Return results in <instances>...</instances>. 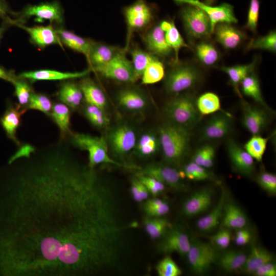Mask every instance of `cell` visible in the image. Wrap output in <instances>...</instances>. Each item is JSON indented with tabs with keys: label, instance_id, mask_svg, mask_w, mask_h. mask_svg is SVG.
<instances>
[{
	"label": "cell",
	"instance_id": "52a82bcc",
	"mask_svg": "<svg viewBox=\"0 0 276 276\" xmlns=\"http://www.w3.org/2000/svg\"><path fill=\"white\" fill-rule=\"evenodd\" d=\"M104 77L123 83L137 81L132 62L122 50L108 63L92 68Z\"/></svg>",
	"mask_w": 276,
	"mask_h": 276
},
{
	"label": "cell",
	"instance_id": "8fae6325",
	"mask_svg": "<svg viewBox=\"0 0 276 276\" xmlns=\"http://www.w3.org/2000/svg\"><path fill=\"white\" fill-rule=\"evenodd\" d=\"M180 4H189L196 6L201 9L209 17L211 30L213 33L215 26L219 23L236 24L238 20L235 16L234 7L227 3H223L219 6H211L199 0H174Z\"/></svg>",
	"mask_w": 276,
	"mask_h": 276
},
{
	"label": "cell",
	"instance_id": "cb8c5ba5",
	"mask_svg": "<svg viewBox=\"0 0 276 276\" xmlns=\"http://www.w3.org/2000/svg\"><path fill=\"white\" fill-rule=\"evenodd\" d=\"M25 112L26 109L21 108L19 105H10L0 119L1 124L7 136L17 145L20 144L16 136L17 130L21 122V116Z\"/></svg>",
	"mask_w": 276,
	"mask_h": 276
},
{
	"label": "cell",
	"instance_id": "6125c7cd",
	"mask_svg": "<svg viewBox=\"0 0 276 276\" xmlns=\"http://www.w3.org/2000/svg\"><path fill=\"white\" fill-rule=\"evenodd\" d=\"M4 1L0 0V18L5 19L8 17V14H11L12 12Z\"/></svg>",
	"mask_w": 276,
	"mask_h": 276
},
{
	"label": "cell",
	"instance_id": "836d02e7",
	"mask_svg": "<svg viewBox=\"0 0 276 276\" xmlns=\"http://www.w3.org/2000/svg\"><path fill=\"white\" fill-rule=\"evenodd\" d=\"M255 64L256 62L253 61L248 64L223 66L221 68L222 71L228 75L231 83L240 97L241 96L239 86L244 78L253 71Z\"/></svg>",
	"mask_w": 276,
	"mask_h": 276
},
{
	"label": "cell",
	"instance_id": "603a6c76",
	"mask_svg": "<svg viewBox=\"0 0 276 276\" xmlns=\"http://www.w3.org/2000/svg\"><path fill=\"white\" fill-rule=\"evenodd\" d=\"M90 71V69L80 72H62L54 70H41L34 71L23 72L19 74V78L31 81L42 80H62L85 77Z\"/></svg>",
	"mask_w": 276,
	"mask_h": 276
},
{
	"label": "cell",
	"instance_id": "6f0895ef",
	"mask_svg": "<svg viewBox=\"0 0 276 276\" xmlns=\"http://www.w3.org/2000/svg\"><path fill=\"white\" fill-rule=\"evenodd\" d=\"M254 274L257 276H275V265L272 261L267 262L260 266Z\"/></svg>",
	"mask_w": 276,
	"mask_h": 276
},
{
	"label": "cell",
	"instance_id": "484cf974",
	"mask_svg": "<svg viewBox=\"0 0 276 276\" xmlns=\"http://www.w3.org/2000/svg\"><path fill=\"white\" fill-rule=\"evenodd\" d=\"M79 86L87 104L95 105L105 110L107 106L106 97L102 90L91 79H83Z\"/></svg>",
	"mask_w": 276,
	"mask_h": 276
},
{
	"label": "cell",
	"instance_id": "f546056e",
	"mask_svg": "<svg viewBox=\"0 0 276 276\" xmlns=\"http://www.w3.org/2000/svg\"><path fill=\"white\" fill-rule=\"evenodd\" d=\"M50 115L59 128L62 140L71 133V112L69 107L63 103L53 105Z\"/></svg>",
	"mask_w": 276,
	"mask_h": 276
},
{
	"label": "cell",
	"instance_id": "44dd1931",
	"mask_svg": "<svg viewBox=\"0 0 276 276\" xmlns=\"http://www.w3.org/2000/svg\"><path fill=\"white\" fill-rule=\"evenodd\" d=\"M120 106L129 111H140L148 104V100L144 94L136 88H126L121 90L117 96Z\"/></svg>",
	"mask_w": 276,
	"mask_h": 276
},
{
	"label": "cell",
	"instance_id": "5b68a950",
	"mask_svg": "<svg viewBox=\"0 0 276 276\" xmlns=\"http://www.w3.org/2000/svg\"><path fill=\"white\" fill-rule=\"evenodd\" d=\"M200 79V73L189 64L176 63L165 80V88L171 94L177 95L194 86Z\"/></svg>",
	"mask_w": 276,
	"mask_h": 276
},
{
	"label": "cell",
	"instance_id": "3957f363",
	"mask_svg": "<svg viewBox=\"0 0 276 276\" xmlns=\"http://www.w3.org/2000/svg\"><path fill=\"white\" fill-rule=\"evenodd\" d=\"M71 142L74 146L88 152V165L90 168H95L101 164H112L126 168H137L121 163L112 158L109 154L106 139L103 136L81 133H72Z\"/></svg>",
	"mask_w": 276,
	"mask_h": 276
},
{
	"label": "cell",
	"instance_id": "e7e4bbea",
	"mask_svg": "<svg viewBox=\"0 0 276 276\" xmlns=\"http://www.w3.org/2000/svg\"><path fill=\"white\" fill-rule=\"evenodd\" d=\"M4 31V29L3 27H0V39L2 37V34Z\"/></svg>",
	"mask_w": 276,
	"mask_h": 276
},
{
	"label": "cell",
	"instance_id": "ffe728a7",
	"mask_svg": "<svg viewBox=\"0 0 276 276\" xmlns=\"http://www.w3.org/2000/svg\"><path fill=\"white\" fill-rule=\"evenodd\" d=\"M216 40L225 49H234L245 38V34L230 24L219 23L214 29Z\"/></svg>",
	"mask_w": 276,
	"mask_h": 276
},
{
	"label": "cell",
	"instance_id": "91938a15",
	"mask_svg": "<svg viewBox=\"0 0 276 276\" xmlns=\"http://www.w3.org/2000/svg\"><path fill=\"white\" fill-rule=\"evenodd\" d=\"M140 181L136 176L132 178L131 181L130 192L133 199L138 202H142V200L140 189Z\"/></svg>",
	"mask_w": 276,
	"mask_h": 276
},
{
	"label": "cell",
	"instance_id": "4dcf8cb0",
	"mask_svg": "<svg viewBox=\"0 0 276 276\" xmlns=\"http://www.w3.org/2000/svg\"><path fill=\"white\" fill-rule=\"evenodd\" d=\"M58 97L63 103L72 108L79 107L83 98L79 86L72 82H67L61 85Z\"/></svg>",
	"mask_w": 276,
	"mask_h": 276
},
{
	"label": "cell",
	"instance_id": "7402d4cb",
	"mask_svg": "<svg viewBox=\"0 0 276 276\" xmlns=\"http://www.w3.org/2000/svg\"><path fill=\"white\" fill-rule=\"evenodd\" d=\"M18 27L26 30L32 40L38 46L43 48L53 44L62 46V42L56 32L52 26L29 27L14 22Z\"/></svg>",
	"mask_w": 276,
	"mask_h": 276
},
{
	"label": "cell",
	"instance_id": "8992f818",
	"mask_svg": "<svg viewBox=\"0 0 276 276\" xmlns=\"http://www.w3.org/2000/svg\"><path fill=\"white\" fill-rule=\"evenodd\" d=\"M183 5L180 11V17L188 35L195 39L210 36L212 32L208 15L196 6Z\"/></svg>",
	"mask_w": 276,
	"mask_h": 276
},
{
	"label": "cell",
	"instance_id": "94428289",
	"mask_svg": "<svg viewBox=\"0 0 276 276\" xmlns=\"http://www.w3.org/2000/svg\"><path fill=\"white\" fill-rule=\"evenodd\" d=\"M215 155V150L213 146L208 153L203 163L202 167L208 169L211 168L214 164Z\"/></svg>",
	"mask_w": 276,
	"mask_h": 276
},
{
	"label": "cell",
	"instance_id": "d590c367",
	"mask_svg": "<svg viewBox=\"0 0 276 276\" xmlns=\"http://www.w3.org/2000/svg\"><path fill=\"white\" fill-rule=\"evenodd\" d=\"M223 225L227 228L239 229L243 228L247 220L245 214L237 205L233 203L227 204L224 206Z\"/></svg>",
	"mask_w": 276,
	"mask_h": 276
},
{
	"label": "cell",
	"instance_id": "b9f144b4",
	"mask_svg": "<svg viewBox=\"0 0 276 276\" xmlns=\"http://www.w3.org/2000/svg\"><path fill=\"white\" fill-rule=\"evenodd\" d=\"M196 56L204 65L211 66L219 60V54L216 48L211 43L201 42L195 48Z\"/></svg>",
	"mask_w": 276,
	"mask_h": 276
},
{
	"label": "cell",
	"instance_id": "f35d334b",
	"mask_svg": "<svg viewBox=\"0 0 276 276\" xmlns=\"http://www.w3.org/2000/svg\"><path fill=\"white\" fill-rule=\"evenodd\" d=\"M246 257L244 253L240 251H228L221 257L219 265L227 271L240 270L245 262Z\"/></svg>",
	"mask_w": 276,
	"mask_h": 276
},
{
	"label": "cell",
	"instance_id": "f907efd6",
	"mask_svg": "<svg viewBox=\"0 0 276 276\" xmlns=\"http://www.w3.org/2000/svg\"><path fill=\"white\" fill-rule=\"evenodd\" d=\"M258 184L269 194H276V176L267 171H262L256 178Z\"/></svg>",
	"mask_w": 276,
	"mask_h": 276
},
{
	"label": "cell",
	"instance_id": "83f0119b",
	"mask_svg": "<svg viewBox=\"0 0 276 276\" xmlns=\"http://www.w3.org/2000/svg\"><path fill=\"white\" fill-rule=\"evenodd\" d=\"M272 260V256L267 250L257 246H253L240 270L247 274H254L260 266Z\"/></svg>",
	"mask_w": 276,
	"mask_h": 276
},
{
	"label": "cell",
	"instance_id": "9c48e42d",
	"mask_svg": "<svg viewBox=\"0 0 276 276\" xmlns=\"http://www.w3.org/2000/svg\"><path fill=\"white\" fill-rule=\"evenodd\" d=\"M106 140L109 150L116 156L121 157L134 149L137 138L133 128L124 123L111 128Z\"/></svg>",
	"mask_w": 276,
	"mask_h": 276
},
{
	"label": "cell",
	"instance_id": "7bdbcfd3",
	"mask_svg": "<svg viewBox=\"0 0 276 276\" xmlns=\"http://www.w3.org/2000/svg\"><path fill=\"white\" fill-rule=\"evenodd\" d=\"M83 110L85 117L93 125L101 129L109 125L110 121L104 110L86 103Z\"/></svg>",
	"mask_w": 276,
	"mask_h": 276
},
{
	"label": "cell",
	"instance_id": "be15d7a7",
	"mask_svg": "<svg viewBox=\"0 0 276 276\" xmlns=\"http://www.w3.org/2000/svg\"><path fill=\"white\" fill-rule=\"evenodd\" d=\"M15 78L16 77L12 73L7 71L4 68L0 67V79L12 82Z\"/></svg>",
	"mask_w": 276,
	"mask_h": 276
},
{
	"label": "cell",
	"instance_id": "9f6ffc18",
	"mask_svg": "<svg viewBox=\"0 0 276 276\" xmlns=\"http://www.w3.org/2000/svg\"><path fill=\"white\" fill-rule=\"evenodd\" d=\"M212 146L213 145L210 144H205L198 148L192 157V161L202 166L208 153Z\"/></svg>",
	"mask_w": 276,
	"mask_h": 276
},
{
	"label": "cell",
	"instance_id": "ba28073f",
	"mask_svg": "<svg viewBox=\"0 0 276 276\" xmlns=\"http://www.w3.org/2000/svg\"><path fill=\"white\" fill-rule=\"evenodd\" d=\"M136 170V175L153 177L175 191H181L186 189L183 172L179 171L172 165L151 163L143 167H139Z\"/></svg>",
	"mask_w": 276,
	"mask_h": 276
},
{
	"label": "cell",
	"instance_id": "4316f807",
	"mask_svg": "<svg viewBox=\"0 0 276 276\" xmlns=\"http://www.w3.org/2000/svg\"><path fill=\"white\" fill-rule=\"evenodd\" d=\"M56 32L62 43L71 49L83 54L88 59L94 42L64 29H59L56 30Z\"/></svg>",
	"mask_w": 276,
	"mask_h": 276
},
{
	"label": "cell",
	"instance_id": "d6986e66",
	"mask_svg": "<svg viewBox=\"0 0 276 276\" xmlns=\"http://www.w3.org/2000/svg\"><path fill=\"white\" fill-rule=\"evenodd\" d=\"M143 39L147 49L152 55L166 57L172 51L166 41L165 33L159 24L148 31Z\"/></svg>",
	"mask_w": 276,
	"mask_h": 276
},
{
	"label": "cell",
	"instance_id": "d4e9b609",
	"mask_svg": "<svg viewBox=\"0 0 276 276\" xmlns=\"http://www.w3.org/2000/svg\"><path fill=\"white\" fill-rule=\"evenodd\" d=\"M122 50L113 45L93 42L87 60L93 68L108 63Z\"/></svg>",
	"mask_w": 276,
	"mask_h": 276
},
{
	"label": "cell",
	"instance_id": "d6a6232c",
	"mask_svg": "<svg viewBox=\"0 0 276 276\" xmlns=\"http://www.w3.org/2000/svg\"><path fill=\"white\" fill-rule=\"evenodd\" d=\"M225 192H223L217 205L208 214L199 219L197 222L198 229L203 232H209L219 224L225 206Z\"/></svg>",
	"mask_w": 276,
	"mask_h": 276
},
{
	"label": "cell",
	"instance_id": "e0dca14e",
	"mask_svg": "<svg viewBox=\"0 0 276 276\" xmlns=\"http://www.w3.org/2000/svg\"><path fill=\"white\" fill-rule=\"evenodd\" d=\"M226 151L233 166L241 173L250 176L255 170L254 159L235 140L227 141Z\"/></svg>",
	"mask_w": 276,
	"mask_h": 276
},
{
	"label": "cell",
	"instance_id": "2e32d148",
	"mask_svg": "<svg viewBox=\"0 0 276 276\" xmlns=\"http://www.w3.org/2000/svg\"><path fill=\"white\" fill-rule=\"evenodd\" d=\"M63 9L57 1L42 3L38 5H28L22 10L21 16H35V20L42 22L44 20L61 23L63 21Z\"/></svg>",
	"mask_w": 276,
	"mask_h": 276
},
{
	"label": "cell",
	"instance_id": "816d5d0a",
	"mask_svg": "<svg viewBox=\"0 0 276 276\" xmlns=\"http://www.w3.org/2000/svg\"><path fill=\"white\" fill-rule=\"evenodd\" d=\"M136 176L145 186L149 193L154 197L159 195L164 191L165 185L156 178L144 175H136Z\"/></svg>",
	"mask_w": 276,
	"mask_h": 276
},
{
	"label": "cell",
	"instance_id": "f6af8a7d",
	"mask_svg": "<svg viewBox=\"0 0 276 276\" xmlns=\"http://www.w3.org/2000/svg\"><path fill=\"white\" fill-rule=\"evenodd\" d=\"M27 106V109L39 110L49 115L51 112L53 104L47 96L32 93Z\"/></svg>",
	"mask_w": 276,
	"mask_h": 276
},
{
	"label": "cell",
	"instance_id": "277c9868",
	"mask_svg": "<svg viewBox=\"0 0 276 276\" xmlns=\"http://www.w3.org/2000/svg\"><path fill=\"white\" fill-rule=\"evenodd\" d=\"M165 113L169 122L190 130L198 123L201 117L196 100L188 94L176 95L166 105Z\"/></svg>",
	"mask_w": 276,
	"mask_h": 276
},
{
	"label": "cell",
	"instance_id": "ac0fdd59",
	"mask_svg": "<svg viewBox=\"0 0 276 276\" xmlns=\"http://www.w3.org/2000/svg\"><path fill=\"white\" fill-rule=\"evenodd\" d=\"M213 191L205 188L196 191L184 202L182 212L187 216L192 217L206 211L212 203Z\"/></svg>",
	"mask_w": 276,
	"mask_h": 276
},
{
	"label": "cell",
	"instance_id": "8d00e7d4",
	"mask_svg": "<svg viewBox=\"0 0 276 276\" xmlns=\"http://www.w3.org/2000/svg\"><path fill=\"white\" fill-rule=\"evenodd\" d=\"M144 226L149 236L155 240L161 238L172 225L162 217L147 216L144 219Z\"/></svg>",
	"mask_w": 276,
	"mask_h": 276
},
{
	"label": "cell",
	"instance_id": "7a4b0ae2",
	"mask_svg": "<svg viewBox=\"0 0 276 276\" xmlns=\"http://www.w3.org/2000/svg\"><path fill=\"white\" fill-rule=\"evenodd\" d=\"M158 136L166 162L179 165L190 151L191 130L168 122L159 127Z\"/></svg>",
	"mask_w": 276,
	"mask_h": 276
},
{
	"label": "cell",
	"instance_id": "c3c4849f",
	"mask_svg": "<svg viewBox=\"0 0 276 276\" xmlns=\"http://www.w3.org/2000/svg\"><path fill=\"white\" fill-rule=\"evenodd\" d=\"M248 49H262L272 52L276 51V33L272 31L266 35L251 41L248 46Z\"/></svg>",
	"mask_w": 276,
	"mask_h": 276
},
{
	"label": "cell",
	"instance_id": "7c38bea8",
	"mask_svg": "<svg viewBox=\"0 0 276 276\" xmlns=\"http://www.w3.org/2000/svg\"><path fill=\"white\" fill-rule=\"evenodd\" d=\"M157 244L158 251L165 254L176 252L182 257L186 256L191 242L188 236L182 229L172 226Z\"/></svg>",
	"mask_w": 276,
	"mask_h": 276
},
{
	"label": "cell",
	"instance_id": "7dc6e473",
	"mask_svg": "<svg viewBox=\"0 0 276 276\" xmlns=\"http://www.w3.org/2000/svg\"><path fill=\"white\" fill-rule=\"evenodd\" d=\"M185 177L192 180L201 181L212 178L206 168L191 161L187 164L182 171Z\"/></svg>",
	"mask_w": 276,
	"mask_h": 276
},
{
	"label": "cell",
	"instance_id": "4fadbf2b",
	"mask_svg": "<svg viewBox=\"0 0 276 276\" xmlns=\"http://www.w3.org/2000/svg\"><path fill=\"white\" fill-rule=\"evenodd\" d=\"M205 124L201 139L205 141L220 140L228 135L232 128V119L225 112L215 113Z\"/></svg>",
	"mask_w": 276,
	"mask_h": 276
},
{
	"label": "cell",
	"instance_id": "30bf717a",
	"mask_svg": "<svg viewBox=\"0 0 276 276\" xmlns=\"http://www.w3.org/2000/svg\"><path fill=\"white\" fill-rule=\"evenodd\" d=\"M186 256L191 269L200 274L205 272L215 261L217 253L212 244L196 241L191 243Z\"/></svg>",
	"mask_w": 276,
	"mask_h": 276
},
{
	"label": "cell",
	"instance_id": "9a60e30c",
	"mask_svg": "<svg viewBox=\"0 0 276 276\" xmlns=\"http://www.w3.org/2000/svg\"><path fill=\"white\" fill-rule=\"evenodd\" d=\"M124 15L128 28L129 34L132 31L142 30L147 27L152 19V13L149 6L144 0H137L126 8Z\"/></svg>",
	"mask_w": 276,
	"mask_h": 276
},
{
	"label": "cell",
	"instance_id": "74e56055",
	"mask_svg": "<svg viewBox=\"0 0 276 276\" xmlns=\"http://www.w3.org/2000/svg\"><path fill=\"white\" fill-rule=\"evenodd\" d=\"M196 103L201 115L215 113L221 109L220 100L219 97L214 93L207 92L200 96Z\"/></svg>",
	"mask_w": 276,
	"mask_h": 276
},
{
	"label": "cell",
	"instance_id": "f5cc1de1",
	"mask_svg": "<svg viewBox=\"0 0 276 276\" xmlns=\"http://www.w3.org/2000/svg\"><path fill=\"white\" fill-rule=\"evenodd\" d=\"M260 10L259 0H250L245 28L252 32L257 29Z\"/></svg>",
	"mask_w": 276,
	"mask_h": 276
},
{
	"label": "cell",
	"instance_id": "1f68e13d",
	"mask_svg": "<svg viewBox=\"0 0 276 276\" xmlns=\"http://www.w3.org/2000/svg\"><path fill=\"white\" fill-rule=\"evenodd\" d=\"M159 148L158 134L146 132L137 140L134 149L138 156L147 157L155 154Z\"/></svg>",
	"mask_w": 276,
	"mask_h": 276
},
{
	"label": "cell",
	"instance_id": "db71d44e",
	"mask_svg": "<svg viewBox=\"0 0 276 276\" xmlns=\"http://www.w3.org/2000/svg\"><path fill=\"white\" fill-rule=\"evenodd\" d=\"M212 242L221 248H225L228 246L231 242V233L227 229H222L214 235L210 237Z\"/></svg>",
	"mask_w": 276,
	"mask_h": 276
},
{
	"label": "cell",
	"instance_id": "11a10c76",
	"mask_svg": "<svg viewBox=\"0 0 276 276\" xmlns=\"http://www.w3.org/2000/svg\"><path fill=\"white\" fill-rule=\"evenodd\" d=\"M143 209L148 216L153 217H162L168 213L170 208L165 202L162 204L153 206H143Z\"/></svg>",
	"mask_w": 276,
	"mask_h": 276
},
{
	"label": "cell",
	"instance_id": "60d3db41",
	"mask_svg": "<svg viewBox=\"0 0 276 276\" xmlns=\"http://www.w3.org/2000/svg\"><path fill=\"white\" fill-rule=\"evenodd\" d=\"M132 64L135 76L137 80L141 76L148 64L155 57L139 47L133 48L130 51Z\"/></svg>",
	"mask_w": 276,
	"mask_h": 276
},
{
	"label": "cell",
	"instance_id": "e575fe53",
	"mask_svg": "<svg viewBox=\"0 0 276 276\" xmlns=\"http://www.w3.org/2000/svg\"><path fill=\"white\" fill-rule=\"evenodd\" d=\"M240 85L244 95L252 98L266 109L268 108L262 97L259 81L255 74L251 72L246 76Z\"/></svg>",
	"mask_w": 276,
	"mask_h": 276
},
{
	"label": "cell",
	"instance_id": "5bb4252c",
	"mask_svg": "<svg viewBox=\"0 0 276 276\" xmlns=\"http://www.w3.org/2000/svg\"><path fill=\"white\" fill-rule=\"evenodd\" d=\"M265 109L242 102V123L252 135H260L269 123V116Z\"/></svg>",
	"mask_w": 276,
	"mask_h": 276
},
{
	"label": "cell",
	"instance_id": "ab89813d",
	"mask_svg": "<svg viewBox=\"0 0 276 276\" xmlns=\"http://www.w3.org/2000/svg\"><path fill=\"white\" fill-rule=\"evenodd\" d=\"M164 76L163 63L154 57L146 67L141 78L143 84H152L160 81Z\"/></svg>",
	"mask_w": 276,
	"mask_h": 276
},
{
	"label": "cell",
	"instance_id": "ee69618b",
	"mask_svg": "<svg viewBox=\"0 0 276 276\" xmlns=\"http://www.w3.org/2000/svg\"><path fill=\"white\" fill-rule=\"evenodd\" d=\"M269 137H263L255 135L245 144L244 149L256 160L260 162L266 149Z\"/></svg>",
	"mask_w": 276,
	"mask_h": 276
},
{
	"label": "cell",
	"instance_id": "680465c9",
	"mask_svg": "<svg viewBox=\"0 0 276 276\" xmlns=\"http://www.w3.org/2000/svg\"><path fill=\"white\" fill-rule=\"evenodd\" d=\"M251 238L250 233L246 229H237L235 242L239 246H243L248 243Z\"/></svg>",
	"mask_w": 276,
	"mask_h": 276
},
{
	"label": "cell",
	"instance_id": "f1b7e54d",
	"mask_svg": "<svg viewBox=\"0 0 276 276\" xmlns=\"http://www.w3.org/2000/svg\"><path fill=\"white\" fill-rule=\"evenodd\" d=\"M159 25L165 33L166 41L175 53V63H178V53L182 48H189L173 21L164 20Z\"/></svg>",
	"mask_w": 276,
	"mask_h": 276
},
{
	"label": "cell",
	"instance_id": "6da1fadb",
	"mask_svg": "<svg viewBox=\"0 0 276 276\" xmlns=\"http://www.w3.org/2000/svg\"><path fill=\"white\" fill-rule=\"evenodd\" d=\"M14 161L0 195V274L93 276L119 270L125 227L95 168L79 162L63 140Z\"/></svg>",
	"mask_w": 276,
	"mask_h": 276
},
{
	"label": "cell",
	"instance_id": "bcb514c9",
	"mask_svg": "<svg viewBox=\"0 0 276 276\" xmlns=\"http://www.w3.org/2000/svg\"><path fill=\"white\" fill-rule=\"evenodd\" d=\"M156 271L159 276H179L182 270L169 256H166L160 260L155 266Z\"/></svg>",
	"mask_w": 276,
	"mask_h": 276
},
{
	"label": "cell",
	"instance_id": "681fc988",
	"mask_svg": "<svg viewBox=\"0 0 276 276\" xmlns=\"http://www.w3.org/2000/svg\"><path fill=\"white\" fill-rule=\"evenodd\" d=\"M15 88V95L16 96L19 105L20 106L27 105L31 94L32 89L30 85L22 78H15L12 82Z\"/></svg>",
	"mask_w": 276,
	"mask_h": 276
}]
</instances>
